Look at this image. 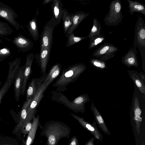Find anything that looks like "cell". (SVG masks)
Segmentation results:
<instances>
[{"instance_id": "1", "label": "cell", "mask_w": 145, "mask_h": 145, "mask_svg": "<svg viewBox=\"0 0 145 145\" xmlns=\"http://www.w3.org/2000/svg\"><path fill=\"white\" fill-rule=\"evenodd\" d=\"M71 131L69 127L64 123L53 121L45 125L40 136L46 137L47 145H57L61 138L69 137Z\"/></svg>"}, {"instance_id": "2", "label": "cell", "mask_w": 145, "mask_h": 145, "mask_svg": "<svg viewBox=\"0 0 145 145\" xmlns=\"http://www.w3.org/2000/svg\"><path fill=\"white\" fill-rule=\"evenodd\" d=\"M87 67L82 63L71 65L64 69L61 74L53 84L56 88L57 91L63 92L67 90L66 87L71 83H74L86 69Z\"/></svg>"}, {"instance_id": "3", "label": "cell", "mask_w": 145, "mask_h": 145, "mask_svg": "<svg viewBox=\"0 0 145 145\" xmlns=\"http://www.w3.org/2000/svg\"><path fill=\"white\" fill-rule=\"evenodd\" d=\"M145 96L135 87L133 95L130 112L133 116V119L138 134L140 133V127L142 121L141 116L143 110H145Z\"/></svg>"}, {"instance_id": "4", "label": "cell", "mask_w": 145, "mask_h": 145, "mask_svg": "<svg viewBox=\"0 0 145 145\" xmlns=\"http://www.w3.org/2000/svg\"><path fill=\"white\" fill-rule=\"evenodd\" d=\"M133 45L138 48L140 51L142 61V67L145 71V23L143 18L138 16L135 26Z\"/></svg>"}, {"instance_id": "5", "label": "cell", "mask_w": 145, "mask_h": 145, "mask_svg": "<svg viewBox=\"0 0 145 145\" xmlns=\"http://www.w3.org/2000/svg\"><path fill=\"white\" fill-rule=\"evenodd\" d=\"M108 13L103 19L108 26L118 25L122 21L123 16L121 12L122 5L120 0H113L110 3Z\"/></svg>"}, {"instance_id": "6", "label": "cell", "mask_w": 145, "mask_h": 145, "mask_svg": "<svg viewBox=\"0 0 145 145\" xmlns=\"http://www.w3.org/2000/svg\"><path fill=\"white\" fill-rule=\"evenodd\" d=\"M52 83L49 81L40 84L37 92L28 108L26 118L22 127L24 126L33 119L36 108L44 96V93Z\"/></svg>"}, {"instance_id": "7", "label": "cell", "mask_w": 145, "mask_h": 145, "mask_svg": "<svg viewBox=\"0 0 145 145\" xmlns=\"http://www.w3.org/2000/svg\"><path fill=\"white\" fill-rule=\"evenodd\" d=\"M20 58L17 57L8 63L9 67L7 77L0 89V104L2 103V100L4 95L7 92L13 83L18 70L20 67Z\"/></svg>"}, {"instance_id": "8", "label": "cell", "mask_w": 145, "mask_h": 145, "mask_svg": "<svg viewBox=\"0 0 145 145\" xmlns=\"http://www.w3.org/2000/svg\"><path fill=\"white\" fill-rule=\"evenodd\" d=\"M57 25L52 18L45 25L40 36V49H48L51 50L54 31Z\"/></svg>"}, {"instance_id": "9", "label": "cell", "mask_w": 145, "mask_h": 145, "mask_svg": "<svg viewBox=\"0 0 145 145\" xmlns=\"http://www.w3.org/2000/svg\"><path fill=\"white\" fill-rule=\"evenodd\" d=\"M90 101L87 93L81 95L72 101L66 97L63 100L62 104L75 113H84L85 111V104Z\"/></svg>"}, {"instance_id": "10", "label": "cell", "mask_w": 145, "mask_h": 145, "mask_svg": "<svg viewBox=\"0 0 145 145\" xmlns=\"http://www.w3.org/2000/svg\"><path fill=\"white\" fill-rule=\"evenodd\" d=\"M118 50L114 45L105 42L93 53L92 56L105 62L113 57Z\"/></svg>"}, {"instance_id": "11", "label": "cell", "mask_w": 145, "mask_h": 145, "mask_svg": "<svg viewBox=\"0 0 145 145\" xmlns=\"http://www.w3.org/2000/svg\"><path fill=\"white\" fill-rule=\"evenodd\" d=\"M18 17V15L14 10L0 1V18L7 21L17 30L21 28V25L16 20Z\"/></svg>"}, {"instance_id": "12", "label": "cell", "mask_w": 145, "mask_h": 145, "mask_svg": "<svg viewBox=\"0 0 145 145\" xmlns=\"http://www.w3.org/2000/svg\"><path fill=\"white\" fill-rule=\"evenodd\" d=\"M71 115L83 127L88 130L94 137L95 138L102 141L103 137L98 130L94 122L92 123L85 121L83 117H80L73 113Z\"/></svg>"}, {"instance_id": "13", "label": "cell", "mask_w": 145, "mask_h": 145, "mask_svg": "<svg viewBox=\"0 0 145 145\" xmlns=\"http://www.w3.org/2000/svg\"><path fill=\"white\" fill-rule=\"evenodd\" d=\"M127 72L135 85L139 91L145 96V75L143 72L128 70Z\"/></svg>"}, {"instance_id": "14", "label": "cell", "mask_w": 145, "mask_h": 145, "mask_svg": "<svg viewBox=\"0 0 145 145\" xmlns=\"http://www.w3.org/2000/svg\"><path fill=\"white\" fill-rule=\"evenodd\" d=\"M25 65L20 67L15 77L13 83L16 101L18 102L21 95V91L24 77V71Z\"/></svg>"}, {"instance_id": "15", "label": "cell", "mask_w": 145, "mask_h": 145, "mask_svg": "<svg viewBox=\"0 0 145 145\" xmlns=\"http://www.w3.org/2000/svg\"><path fill=\"white\" fill-rule=\"evenodd\" d=\"M12 41L19 50L23 52L31 50L33 46V43L30 39L22 35L15 37Z\"/></svg>"}, {"instance_id": "16", "label": "cell", "mask_w": 145, "mask_h": 145, "mask_svg": "<svg viewBox=\"0 0 145 145\" xmlns=\"http://www.w3.org/2000/svg\"><path fill=\"white\" fill-rule=\"evenodd\" d=\"M137 54L136 48L133 47L130 48L127 52L122 57V63L128 68L132 67L136 68L138 67V62Z\"/></svg>"}, {"instance_id": "17", "label": "cell", "mask_w": 145, "mask_h": 145, "mask_svg": "<svg viewBox=\"0 0 145 145\" xmlns=\"http://www.w3.org/2000/svg\"><path fill=\"white\" fill-rule=\"evenodd\" d=\"M34 57L33 53L28 54L26 57L25 68L24 71V77L22 86L21 95H24L26 92L27 81L31 71V66Z\"/></svg>"}, {"instance_id": "18", "label": "cell", "mask_w": 145, "mask_h": 145, "mask_svg": "<svg viewBox=\"0 0 145 145\" xmlns=\"http://www.w3.org/2000/svg\"><path fill=\"white\" fill-rule=\"evenodd\" d=\"M51 5L52 18L57 24L61 22L63 12V5L60 0H53Z\"/></svg>"}, {"instance_id": "19", "label": "cell", "mask_w": 145, "mask_h": 145, "mask_svg": "<svg viewBox=\"0 0 145 145\" xmlns=\"http://www.w3.org/2000/svg\"><path fill=\"white\" fill-rule=\"evenodd\" d=\"M89 15V13L82 11L77 12L72 14V25L66 34V37H68L69 35L73 32L78 27L82 21Z\"/></svg>"}, {"instance_id": "20", "label": "cell", "mask_w": 145, "mask_h": 145, "mask_svg": "<svg viewBox=\"0 0 145 145\" xmlns=\"http://www.w3.org/2000/svg\"><path fill=\"white\" fill-rule=\"evenodd\" d=\"M50 50L48 49H40V53L38 55L39 64L41 69V71L42 74V76L46 74V71Z\"/></svg>"}, {"instance_id": "21", "label": "cell", "mask_w": 145, "mask_h": 145, "mask_svg": "<svg viewBox=\"0 0 145 145\" xmlns=\"http://www.w3.org/2000/svg\"><path fill=\"white\" fill-rule=\"evenodd\" d=\"M61 70V66L60 64H55L44 76L40 78L41 84L45 83L49 81L52 82L59 75Z\"/></svg>"}, {"instance_id": "22", "label": "cell", "mask_w": 145, "mask_h": 145, "mask_svg": "<svg viewBox=\"0 0 145 145\" xmlns=\"http://www.w3.org/2000/svg\"><path fill=\"white\" fill-rule=\"evenodd\" d=\"M91 110L94 114L95 121L99 127L105 134L110 135V133L106 125L102 116L95 105L93 101L91 106Z\"/></svg>"}, {"instance_id": "23", "label": "cell", "mask_w": 145, "mask_h": 145, "mask_svg": "<svg viewBox=\"0 0 145 145\" xmlns=\"http://www.w3.org/2000/svg\"><path fill=\"white\" fill-rule=\"evenodd\" d=\"M40 84V78H32L27 90L26 100L33 98Z\"/></svg>"}, {"instance_id": "24", "label": "cell", "mask_w": 145, "mask_h": 145, "mask_svg": "<svg viewBox=\"0 0 145 145\" xmlns=\"http://www.w3.org/2000/svg\"><path fill=\"white\" fill-rule=\"evenodd\" d=\"M32 99V98H31L27 100H26L24 102L20 111L18 123L15 129V133L17 132L21 128L24 122L27 117L28 108Z\"/></svg>"}, {"instance_id": "25", "label": "cell", "mask_w": 145, "mask_h": 145, "mask_svg": "<svg viewBox=\"0 0 145 145\" xmlns=\"http://www.w3.org/2000/svg\"><path fill=\"white\" fill-rule=\"evenodd\" d=\"M39 13L36 12V16L29 22L27 26L28 31L33 39L37 41L39 39V33L37 22V18Z\"/></svg>"}, {"instance_id": "26", "label": "cell", "mask_w": 145, "mask_h": 145, "mask_svg": "<svg viewBox=\"0 0 145 145\" xmlns=\"http://www.w3.org/2000/svg\"><path fill=\"white\" fill-rule=\"evenodd\" d=\"M40 116L37 115L34 116L32 123V127L29 131L26 140L25 145H31L33 143L35 137L36 132L39 125Z\"/></svg>"}, {"instance_id": "27", "label": "cell", "mask_w": 145, "mask_h": 145, "mask_svg": "<svg viewBox=\"0 0 145 145\" xmlns=\"http://www.w3.org/2000/svg\"><path fill=\"white\" fill-rule=\"evenodd\" d=\"M129 13L132 15L134 12L140 13L145 16V5L139 2L127 0Z\"/></svg>"}, {"instance_id": "28", "label": "cell", "mask_w": 145, "mask_h": 145, "mask_svg": "<svg viewBox=\"0 0 145 145\" xmlns=\"http://www.w3.org/2000/svg\"><path fill=\"white\" fill-rule=\"evenodd\" d=\"M62 19L64 33L66 34L71 26L72 24V14H70L65 8H63Z\"/></svg>"}, {"instance_id": "29", "label": "cell", "mask_w": 145, "mask_h": 145, "mask_svg": "<svg viewBox=\"0 0 145 145\" xmlns=\"http://www.w3.org/2000/svg\"><path fill=\"white\" fill-rule=\"evenodd\" d=\"M101 29L100 23L97 18H94L93 20V25L88 36V37L90 38L101 34Z\"/></svg>"}, {"instance_id": "30", "label": "cell", "mask_w": 145, "mask_h": 145, "mask_svg": "<svg viewBox=\"0 0 145 145\" xmlns=\"http://www.w3.org/2000/svg\"><path fill=\"white\" fill-rule=\"evenodd\" d=\"M13 33L12 28L8 23L0 20V37L6 38L5 37Z\"/></svg>"}, {"instance_id": "31", "label": "cell", "mask_w": 145, "mask_h": 145, "mask_svg": "<svg viewBox=\"0 0 145 145\" xmlns=\"http://www.w3.org/2000/svg\"><path fill=\"white\" fill-rule=\"evenodd\" d=\"M89 49L97 47L99 45L105 40V37L101 34L89 38Z\"/></svg>"}, {"instance_id": "32", "label": "cell", "mask_w": 145, "mask_h": 145, "mask_svg": "<svg viewBox=\"0 0 145 145\" xmlns=\"http://www.w3.org/2000/svg\"><path fill=\"white\" fill-rule=\"evenodd\" d=\"M68 39L66 46L69 47L77 43L81 40L88 37V36L84 37H78L75 36L73 32L70 34L68 36Z\"/></svg>"}, {"instance_id": "33", "label": "cell", "mask_w": 145, "mask_h": 145, "mask_svg": "<svg viewBox=\"0 0 145 145\" xmlns=\"http://www.w3.org/2000/svg\"><path fill=\"white\" fill-rule=\"evenodd\" d=\"M90 62L93 67L97 69L103 70L107 68L105 62L97 58H91Z\"/></svg>"}, {"instance_id": "34", "label": "cell", "mask_w": 145, "mask_h": 145, "mask_svg": "<svg viewBox=\"0 0 145 145\" xmlns=\"http://www.w3.org/2000/svg\"><path fill=\"white\" fill-rule=\"evenodd\" d=\"M11 54L10 49L7 47L0 49V62L4 61L9 57Z\"/></svg>"}, {"instance_id": "35", "label": "cell", "mask_w": 145, "mask_h": 145, "mask_svg": "<svg viewBox=\"0 0 145 145\" xmlns=\"http://www.w3.org/2000/svg\"><path fill=\"white\" fill-rule=\"evenodd\" d=\"M31 127L32 123L30 121L26 123L24 126L22 127L21 128L22 133L25 135L28 134Z\"/></svg>"}, {"instance_id": "36", "label": "cell", "mask_w": 145, "mask_h": 145, "mask_svg": "<svg viewBox=\"0 0 145 145\" xmlns=\"http://www.w3.org/2000/svg\"><path fill=\"white\" fill-rule=\"evenodd\" d=\"M69 145H79V143L77 138L73 137L70 140Z\"/></svg>"}, {"instance_id": "37", "label": "cell", "mask_w": 145, "mask_h": 145, "mask_svg": "<svg viewBox=\"0 0 145 145\" xmlns=\"http://www.w3.org/2000/svg\"><path fill=\"white\" fill-rule=\"evenodd\" d=\"M95 139V138H91L86 143L85 145H93V141Z\"/></svg>"}, {"instance_id": "38", "label": "cell", "mask_w": 145, "mask_h": 145, "mask_svg": "<svg viewBox=\"0 0 145 145\" xmlns=\"http://www.w3.org/2000/svg\"><path fill=\"white\" fill-rule=\"evenodd\" d=\"M53 0H44L42 2V4L45 5L46 4L52 2Z\"/></svg>"}, {"instance_id": "39", "label": "cell", "mask_w": 145, "mask_h": 145, "mask_svg": "<svg viewBox=\"0 0 145 145\" xmlns=\"http://www.w3.org/2000/svg\"><path fill=\"white\" fill-rule=\"evenodd\" d=\"M3 40L2 39H0V44L2 43Z\"/></svg>"}, {"instance_id": "40", "label": "cell", "mask_w": 145, "mask_h": 145, "mask_svg": "<svg viewBox=\"0 0 145 145\" xmlns=\"http://www.w3.org/2000/svg\"><path fill=\"white\" fill-rule=\"evenodd\" d=\"M2 83V81H0V86L1 85Z\"/></svg>"}, {"instance_id": "41", "label": "cell", "mask_w": 145, "mask_h": 145, "mask_svg": "<svg viewBox=\"0 0 145 145\" xmlns=\"http://www.w3.org/2000/svg\"><path fill=\"white\" fill-rule=\"evenodd\" d=\"M5 145V144H4V145Z\"/></svg>"}]
</instances>
